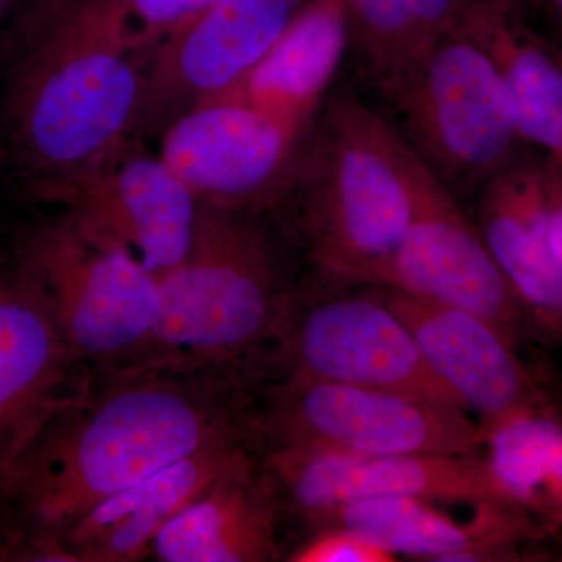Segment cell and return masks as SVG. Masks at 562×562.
Listing matches in <instances>:
<instances>
[{
    "instance_id": "obj_28",
    "label": "cell",
    "mask_w": 562,
    "mask_h": 562,
    "mask_svg": "<svg viewBox=\"0 0 562 562\" xmlns=\"http://www.w3.org/2000/svg\"><path fill=\"white\" fill-rule=\"evenodd\" d=\"M549 5L550 13H552L554 22L562 35V0H543Z\"/></svg>"
},
{
    "instance_id": "obj_26",
    "label": "cell",
    "mask_w": 562,
    "mask_h": 562,
    "mask_svg": "<svg viewBox=\"0 0 562 562\" xmlns=\"http://www.w3.org/2000/svg\"><path fill=\"white\" fill-rule=\"evenodd\" d=\"M422 55L441 36L460 24L471 0H409ZM420 55V57H422Z\"/></svg>"
},
{
    "instance_id": "obj_20",
    "label": "cell",
    "mask_w": 562,
    "mask_h": 562,
    "mask_svg": "<svg viewBox=\"0 0 562 562\" xmlns=\"http://www.w3.org/2000/svg\"><path fill=\"white\" fill-rule=\"evenodd\" d=\"M347 49V0H308L265 58L220 98L310 128Z\"/></svg>"
},
{
    "instance_id": "obj_22",
    "label": "cell",
    "mask_w": 562,
    "mask_h": 562,
    "mask_svg": "<svg viewBox=\"0 0 562 562\" xmlns=\"http://www.w3.org/2000/svg\"><path fill=\"white\" fill-rule=\"evenodd\" d=\"M484 446L509 505L547 536L562 532V419L554 409L503 422L486 432Z\"/></svg>"
},
{
    "instance_id": "obj_14",
    "label": "cell",
    "mask_w": 562,
    "mask_h": 562,
    "mask_svg": "<svg viewBox=\"0 0 562 562\" xmlns=\"http://www.w3.org/2000/svg\"><path fill=\"white\" fill-rule=\"evenodd\" d=\"M90 375L63 338L38 277L18 255L0 268V492L44 424Z\"/></svg>"
},
{
    "instance_id": "obj_21",
    "label": "cell",
    "mask_w": 562,
    "mask_h": 562,
    "mask_svg": "<svg viewBox=\"0 0 562 562\" xmlns=\"http://www.w3.org/2000/svg\"><path fill=\"white\" fill-rule=\"evenodd\" d=\"M465 20L501 69L522 144L562 168V54L495 0H471Z\"/></svg>"
},
{
    "instance_id": "obj_30",
    "label": "cell",
    "mask_w": 562,
    "mask_h": 562,
    "mask_svg": "<svg viewBox=\"0 0 562 562\" xmlns=\"http://www.w3.org/2000/svg\"><path fill=\"white\" fill-rule=\"evenodd\" d=\"M11 0H0V21L5 18L7 11L10 9Z\"/></svg>"
},
{
    "instance_id": "obj_11",
    "label": "cell",
    "mask_w": 562,
    "mask_h": 562,
    "mask_svg": "<svg viewBox=\"0 0 562 562\" xmlns=\"http://www.w3.org/2000/svg\"><path fill=\"white\" fill-rule=\"evenodd\" d=\"M308 0H216L150 52L135 135H158L220 98L271 50Z\"/></svg>"
},
{
    "instance_id": "obj_27",
    "label": "cell",
    "mask_w": 562,
    "mask_h": 562,
    "mask_svg": "<svg viewBox=\"0 0 562 562\" xmlns=\"http://www.w3.org/2000/svg\"><path fill=\"white\" fill-rule=\"evenodd\" d=\"M543 158L546 169L547 199H549L550 233L558 272L562 286V168L550 158Z\"/></svg>"
},
{
    "instance_id": "obj_23",
    "label": "cell",
    "mask_w": 562,
    "mask_h": 562,
    "mask_svg": "<svg viewBox=\"0 0 562 562\" xmlns=\"http://www.w3.org/2000/svg\"><path fill=\"white\" fill-rule=\"evenodd\" d=\"M350 47L380 94L419 60L422 47L409 0H347Z\"/></svg>"
},
{
    "instance_id": "obj_8",
    "label": "cell",
    "mask_w": 562,
    "mask_h": 562,
    "mask_svg": "<svg viewBox=\"0 0 562 562\" xmlns=\"http://www.w3.org/2000/svg\"><path fill=\"white\" fill-rule=\"evenodd\" d=\"M250 383L301 379L462 406L422 358L408 327L373 286L299 291L277 338L246 368ZM468 412V409H465Z\"/></svg>"
},
{
    "instance_id": "obj_9",
    "label": "cell",
    "mask_w": 562,
    "mask_h": 562,
    "mask_svg": "<svg viewBox=\"0 0 562 562\" xmlns=\"http://www.w3.org/2000/svg\"><path fill=\"white\" fill-rule=\"evenodd\" d=\"M310 128L217 98L171 122L158 154L203 205L261 213L283 199Z\"/></svg>"
},
{
    "instance_id": "obj_4",
    "label": "cell",
    "mask_w": 562,
    "mask_h": 562,
    "mask_svg": "<svg viewBox=\"0 0 562 562\" xmlns=\"http://www.w3.org/2000/svg\"><path fill=\"white\" fill-rule=\"evenodd\" d=\"M258 214L201 203L190 249L157 279V321L136 364L246 371L277 338L299 288Z\"/></svg>"
},
{
    "instance_id": "obj_3",
    "label": "cell",
    "mask_w": 562,
    "mask_h": 562,
    "mask_svg": "<svg viewBox=\"0 0 562 562\" xmlns=\"http://www.w3.org/2000/svg\"><path fill=\"white\" fill-rule=\"evenodd\" d=\"M313 128L281 202H291L321 286H369L413 224L432 173L353 92L322 103Z\"/></svg>"
},
{
    "instance_id": "obj_10",
    "label": "cell",
    "mask_w": 562,
    "mask_h": 562,
    "mask_svg": "<svg viewBox=\"0 0 562 562\" xmlns=\"http://www.w3.org/2000/svg\"><path fill=\"white\" fill-rule=\"evenodd\" d=\"M369 286L390 288L475 314L517 347L541 339L475 222L435 176L408 232Z\"/></svg>"
},
{
    "instance_id": "obj_19",
    "label": "cell",
    "mask_w": 562,
    "mask_h": 562,
    "mask_svg": "<svg viewBox=\"0 0 562 562\" xmlns=\"http://www.w3.org/2000/svg\"><path fill=\"white\" fill-rule=\"evenodd\" d=\"M251 449H257L254 438L232 436L166 465L85 514L63 547L74 562L146 560L162 528Z\"/></svg>"
},
{
    "instance_id": "obj_25",
    "label": "cell",
    "mask_w": 562,
    "mask_h": 562,
    "mask_svg": "<svg viewBox=\"0 0 562 562\" xmlns=\"http://www.w3.org/2000/svg\"><path fill=\"white\" fill-rule=\"evenodd\" d=\"M291 562H394L398 558L383 547L344 528L306 532V538L286 554Z\"/></svg>"
},
{
    "instance_id": "obj_18",
    "label": "cell",
    "mask_w": 562,
    "mask_h": 562,
    "mask_svg": "<svg viewBox=\"0 0 562 562\" xmlns=\"http://www.w3.org/2000/svg\"><path fill=\"white\" fill-rule=\"evenodd\" d=\"M283 520L271 476L251 449L162 528L150 557L161 562L281 561Z\"/></svg>"
},
{
    "instance_id": "obj_24",
    "label": "cell",
    "mask_w": 562,
    "mask_h": 562,
    "mask_svg": "<svg viewBox=\"0 0 562 562\" xmlns=\"http://www.w3.org/2000/svg\"><path fill=\"white\" fill-rule=\"evenodd\" d=\"M120 18L140 54L150 52L216 0H94Z\"/></svg>"
},
{
    "instance_id": "obj_12",
    "label": "cell",
    "mask_w": 562,
    "mask_h": 562,
    "mask_svg": "<svg viewBox=\"0 0 562 562\" xmlns=\"http://www.w3.org/2000/svg\"><path fill=\"white\" fill-rule=\"evenodd\" d=\"M258 453L276 486L284 519H297L305 528L321 514L368 498L414 497L513 508L486 457L476 452L376 458L299 449Z\"/></svg>"
},
{
    "instance_id": "obj_17",
    "label": "cell",
    "mask_w": 562,
    "mask_h": 562,
    "mask_svg": "<svg viewBox=\"0 0 562 562\" xmlns=\"http://www.w3.org/2000/svg\"><path fill=\"white\" fill-rule=\"evenodd\" d=\"M476 194L475 225L492 258L530 313L541 341L562 344V286L543 158H517Z\"/></svg>"
},
{
    "instance_id": "obj_6",
    "label": "cell",
    "mask_w": 562,
    "mask_h": 562,
    "mask_svg": "<svg viewBox=\"0 0 562 562\" xmlns=\"http://www.w3.org/2000/svg\"><path fill=\"white\" fill-rule=\"evenodd\" d=\"M257 450L299 449L351 458L468 454L484 446L460 406L398 392L276 379L251 383Z\"/></svg>"
},
{
    "instance_id": "obj_13",
    "label": "cell",
    "mask_w": 562,
    "mask_h": 562,
    "mask_svg": "<svg viewBox=\"0 0 562 562\" xmlns=\"http://www.w3.org/2000/svg\"><path fill=\"white\" fill-rule=\"evenodd\" d=\"M139 140L132 136L44 202L120 243L158 279L190 249L201 202L161 155Z\"/></svg>"
},
{
    "instance_id": "obj_2",
    "label": "cell",
    "mask_w": 562,
    "mask_h": 562,
    "mask_svg": "<svg viewBox=\"0 0 562 562\" xmlns=\"http://www.w3.org/2000/svg\"><path fill=\"white\" fill-rule=\"evenodd\" d=\"M147 57L92 0H27L11 31L2 131L35 198L95 168L135 135Z\"/></svg>"
},
{
    "instance_id": "obj_29",
    "label": "cell",
    "mask_w": 562,
    "mask_h": 562,
    "mask_svg": "<svg viewBox=\"0 0 562 562\" xmlns=\"http://www.w3.org/2000/svg\"><path fill=\"white\" fill-rule=\"evenodd\" d=\"M495 2L503 3V5L508 7V9L516 10L520 3L527 2V0H495Z\"/></svg>"
},
{
    "instance_id": "obj_15",
    "label": "cell",
    "mask_w": 562,
    "mask_h": 562,
    "mask_svg": "<svg viewBox=\"0 0 562 562\" xmlns=\"http://www.w3.org/2000/svg\"><path fill=\"white\" fill-rule=\"evenodd\" d=\"M376 288L417 344L431 372L479 416L483 435L530 412L554 409L519 347L482 317L405 292Z\"/></svg>"
},
{
    "instance_id": "obj_7",
    "label": "cell",
    "mask_w": 562,
    "mask_h": 562,
    "mask_svg": "<svg viewBox=\"0 0 562 562\" xmlns=\"http://www.w3.org/2000/svg\"><path fill=\"white\" fill-rule=\"evenodd\" d=\"M18 255L35 272L76 360L98 373L136 364L154 331L158 280L120 243L61 211Z\"/></svg>"
},
{
    "instance_id": "obj_5",
    "label": "cell",
    "mask_w": 562,
    "mask_h": 562,
    "mask_svg": "<svg viewBox=\"0 0 562 562\" xmlns=\"http://www.w3.org/2000/svg\"><path fill=\"white\" fill-rule=\"evenodd\" d=\"M383 99L403 139L458 201L520 157L501 69L465 13Z\"/></svg>"
},
{
    "instance_id": "obj_16",
    "label": "cell",
    "mask_w": 562,
    "mask_h": 562,
    "mask_svg": "<svg viewBox=\"0 0 562 562\" xmlns=\"http://www.w3.org/2000/svg\"><path fill=\"white\" fill-rule=\"evenodd\" d=\"M344 528L395 557L427 561H514L522 549L549 538L530 517L509 506H475V516L458 524L432 502L414 497L368 498L321 514L306 531Z\"/></svg>"
},
{
    "instance_id": "obj_1",
    "label": "cell",
    "mask_w": 562,
    "mask_h": 562,
    "mask_svg": "<svg viewBox=\"0 0 562 562\" xmlns=\"http://www.w3.org/2000/svg\"><path fill=\"white\" fill-rule=\"evenodd\" d=\"M243 369L136 364L91 373L0 492V561L74 562L63 539L99 503L232 436H251Z\"/></svg>"
}]
</instances>
